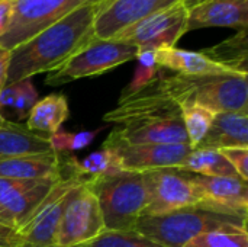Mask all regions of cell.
Masks as SVG:
<instances>
[{
    "label": "cell",
    "instance_id": "cell-20",
    "mask_svg": "<svg viewBox=\"0 0 248 247\" xmlns=\"http://www.w3.org/2000/svg\"><path fill=\"white\" fill-rule=\"evenodd\" d=\"M49 151H52L49 137L35 134L19 122L4 121L0 125V159Z\"/></svg>",
    "mask_w": 248,
    "mask_h": 247
},
{
    "label": "cell",
    "instance_id": "cell-12",
    "mask_svg": "<svg viewBox=\"0 0 248 247\" xmlns=\"http://www.w3.org/2000/svg\"><path fill=\"white\" fill-rule=\"evenodd\" d=\"M112 148L118 157L121 170L154 172L160 169H180L187 154L189 144H116Z\"/></svg>",
    "mask_w": 248,
    "mask_h": 247
},
{
    "label": "cell",
    "instance_id": "cell-27",
    "mask_svg": "<svg viewBox=\"0 0 248 247\" xmlns=\"http://www.w3.org/2000/svg\"><path fill=\"white\" fill-rule=\"evenodd\" d=\"M180 111L189 146L192 148H196L201 144V141L206 137L215 118V112L195 103L182 105Z\"/></svg>",
    "mask_w": 248,
    "mask_h": 247
},
{
    "label": "cell",
    "instance_id": "cell-10",
    "mask_svg": "<svg viewBox=\"0 0 248 247\" xmlns=\"http://www.w3.org/2000/svg\"><path fill=\"white\" fill-rule=\"evenodd\" d=\"M148 204L142 215H160L199 204L193 173L177 167L147 172Z\"/></svg>",
    "mask_w": 248,
    "mask_h": 247
},
{
    "label": "cell",
    "instance_id": "cell-5",
    "mask_svg": "<svg viewBox=\"0 0 248 247\" xmlns=\"http://www.w3.org/2000/svg\"><path fill=\"white\" fill-rule=\"evenodd\" d=\"M137 55L138 48L135 45L115 39L94 38L64 66L52 73H48L45 83L48 86H62L78 79L100 76L121 64L135 60Z\"/></svg>",
    "mask_w": 248,
    "mask_h": 247
},
{
    "label": "cell",
    "instance_id": "cell-37",
    "mask_svg": "<svg viewBox=\"0 0 248 247\" xmlns=\"http://www.w3.org/2000/svg\"><path fill=\"white\" fill-rule=\"evenodd\" d=\"M201 1H203V0H183V4L187 7V10L189 9H192L193 6H196V4H199Z\"/></svg>",
    "mask_w": 248,
    "mask_h": 247
},
{
    "label": "cell",
    "instance_id": "cell-8",
    "mask_svg": "<svg viewBox=\"0 0 248 247\" xmlns=\"http://www.w3.org/2000/svg\"><path fill=\"white\" fill-rule=\"evenodd\" d=\"M84 182L87 181L70 173V176L61 178L52 186L45 199L31 214L26 223L17 230V234L25 245L55 247V236L62 213L73 194Z\"/></svg>",
    "mask_w": 248,
    "mask_h": 247
},
{
    "label": "cell",
    "instance_id": "cell-16",
    "mask_svg": "<svg viewBox=\"0 0 248 247\" xmlns=\"http://www.w3.org/2000/svg\"><path fill=\"white\" fill-rule=\"evenodd\" d=\"M247 25L248 0H203L189 9L187 32L211 26L247 29Z\"/></svg>",
    "mask_w": 248,
    "mask_h": 247
},
{
    "label": "cell",
    "instance_id": "cell-18",
    "mask_svg": "<svg viewBox=\"0 0 248 247\" xmlns=\"http://www.w3.org/2000/svg\"><path fill=\"white\" fill-rule=\"evenodd\" d=\"M198 147L214 150L248 147V112L215 114L206 137Z\"/></svg>",
    "mask_w": 248,
    "mask_h": 247
},
{
    "label": "cell",
    "instance_id": "cell-13",
    "mask_svg": "<svg viewBox=\"0 0 248 247\" xmlns=\"http://www.w3.org/2000/svg\"><path fill=\"white\" fill-rule=\"evenodd\" d=\"M183 0H106L93 25L94 38L110 39L121 29Z\"/></svg>",
    "mask_w": 248,
    "mask_h": 247
},
{
    "label": "cell",
    "instance_id": "cell-14",
    "mask_svg": "<svg viewBox=\"0 0 248 247\" xmlns=\"http://www.w3.org/2000/svg\"><path fill=\"white\" fill-rule=\"evenodd\" d=\"M116 144H189L182 116L153 122L118 125L102 147Z\"/></svg>",
    "mask_w": 248,
    "mask_h": 247
},
{
    "label": "cell",
    "instance_id": "cell-21",
    "mask_svg": "<svg viewBox=\"0 0 248 247\" xmlns=\"http://www.w3.org/2000/svg\"><path fill=\"white\" fill-rule=\"evenodd\" d=\"M68 100L62 93H51L38 99L32 106L25 127L39 135L49 137L60 131L62 124L68 119Z\"/></svg>",
    "mask_w": 248,
    "mask_h": 247
},
{
    "label": "cell",
    "instance_id": "cell-11",
    "mask_svg": "<svg viewBox=\"0 0 248 247\" xmlns=\"http://www.w3.org/2000/svg\"><path fill=\"white\" fill-rule=\"evenodd\" d=\"M176 116H182L180 106L161 93L155 80H153L140 92L119 99L116 108L103 115V121L116 125H131Z\"/></svg>",
    "mask_w": 248,
    "mask_h": 247
},
{
    "label": "cell",
    "instance_id": "cell-15",
    "mask_svg": "<svg viewBox=\"0 0 248 247\" xmlns=\"http://www.w3.org/2000/svg\"><path fill=\"white\" fill-rule=\"evenodd\" d=\"M199 204L224 211L247 214V181L240 176H201L193 175Z\"/></svg>",
    "mask_w": 248,
    "mask_h": 247
},
{
    "label": "cell",
    "instance_id": "cell-19",
    "mask_svg": "<svg viewBox=\"0 0 248 247\" xmlns=\"http://www.w3.org/2000/svg\"><path fill=\"white\" fill-rule=\"evenodd\" d=\"M154 51H155L157 66L163 70H171L177 74L202 76V74L232 73L224 68L222 66L217 64L215 61H212L202 51H189V49H182L176 47L158 48Z\"/></svg>",
    "mask_w": 248,
    "mask_h": 247
},
{
    "label": "cell",
    "instance_id": "cell-1",
    "mask_svg": "<svg viewBox=\"0 0 248 247\" xmlns=\"http://www.w3.org/2000/svg\"><path fill=\"white\" fill-rule=\"evenodd\" d=\"M106 1V0H105ZM83 6L10 51L6 84L52 73L94 39V19L105 3Z\"/></svg>",
    "mask_w": 248,
    "mask_h": 247
},
{
    "label": "cell",
    "instance_id": "cell-3",
    "mask_svg": "<svg viewBox=\"0 0 248 247\" xmlns=\"http://www.w3.org/2000/svg\"><path fill=\"white\" fill-rule=\"evenodd\" d=\"M222 227L247 229V214L195 204L167 214L141 215L134 230L161 246L183 247L193 237Z\"/></svg>",
    "mask_w": 248,
    "mask_h": 247
},
{
    "label": "cell",
    "instance_id": "cell-29",
    "mask_svg": "<svg viewBox=\"0 0 248 247\" xmlns=\"http://www.w3.org/2000/svg\"><path fill=\"white\" fill-rule=\"evenodd\" d=\"M77 247H164L135 230L131 231H110L105 230L93 240Z\"/></svg>",
    "mask_w": 248,
    "mask_h": 247
},
{
    "label": "cell",
    "instance_id": "cell-6",
    "mask_svg": "<svg viewBox=\"0 0 248 247\" xmlns=\"http://www.w3.org/2000/svg\"><path fill=\"white\" fill-rule=\"evenodd\" d=\"M105 0H15L9 29L0 38V47L12 51L74 10Z\"/></svg>",
    "mask_w": 248,
    "mask_h": 247
},
{
    "label": "cell",
    "instance_id": "cell-17",
    "mask_svg": "<svg viewBox=\"0 0 248 247\" xmlns=\"http://www.w3.org/2000/svg\"><path fill=\"white\" fill-rule=\"evenodd\" d=\"M62 166L60 156L54 151L0 159V178L20 181L58 179L62 176Z\"/></svg>",
    "mask_w": 248,
    "mask_h": 247
},
{
    "label": "cell",
    "instance_id": "cell-28",
    "mask_svg": "<svg viewBox=\"0 0 248 247\" xmlns=\"http://www.w3.org/2000/svg\"><path fill=\"white\" fill-rule=\"evenodd\" d=\"M183 247H248V231L240 227H222L193 237Z\"/></svg>",
    "mask_w": 248,
    "mask_h": 247
},
{
    "label": "cell",
    "instance_id": "cell-22",
    "mask_svg": "<svg viewBox=\"0 0 248 247\" xmlns=\"http://www.w3.org/2000/svg\"><path fill=\"white\" fill-rule=\"evenodd\" d=\"M61 178L38 181L35 185L28 188L26 191L17 194L16 197H13L7 202H4L1 205V210L4 213L7 226H10L12 229H15L17 231L26 223V220L31 217V214L38 208V205L45 199V197L49 194L52 186Z\"/></svg>",
    "mask_w": 248,
    "mask_h": 247
},
{
    "label": "cell",
    "instance_id": "cell-34",
    "mask_svg": "<svg viewBox=\"0 0 248 247\" xmlns=\"http://www.w3.org/2000/svg\"><path fill=\"white\" fill-rule=\"evenodd\" d=\"M23 245V240L15 229L0 223V247H20Z\"/></svg>",
    "mask_w": 248,
    "mask_h": 247
},
{
    "label": "cell",
    "instance_id": "cell-32",
    "mask_svg": "<svg viewBox=\"0 0 248 247\" xmlns=\"http://www.w3.org/2000/svg\"><path fill=\"white\" fill-rule=\"evenodd\" d=\"M221 154L234 167L237 175L247 181L248 179V147H231L219 150Z\"/></svg>",
    "mask_w": 248,
    "mask_h": 247
},
{
    "label": "cell",
    "instance_id": "cell-40",
    "mask_svg": "<svg viewBox=\"0 0 248 247\" xmlns=\"http://www.w3.org/2000/svg\"><path fill=\"white\" fill-rule=\"evenodd\" d=\"M3 122H4V119H3V118H1V116H0V125H1V124H3Z\"/></svg>",
    "mask_w": 248,
    "mask_h": 247
},
{
    "label": "cell",
    "instance_id": "cell-31",
    "mask_svg": "<svg viewBox=\"0 0 248 247\" xmlns=\"http://www.w3.org/2000/svg\"><path fill=\"white\" fill-rule=\"evenodd\" d=\"M163 68H160L158 66H142V64H138L137 66V70H135V74L132 77V80L129 82V84L122 90L121 93V98L119 99H124V98H128L137 92H140L141 89H144L147 84H150L153 80L157 79V76L160 74Z\"/></svg>",
    "mask_w": 248,
    "mask_h": 247
},
{
    "label": "cell",
    "instance_id": "cell-23",
    "mask_svg": "<svg viewBox=\"0 0 248 247\" xmlns=\"http://www.w3.org/2000/svg\"><path fill=\"white\" fill-rule=\"evenodd\" d=\"M36 100L38 92L31 79L6 84L0 90V116L4 121H9V118L23 121L28 118Z\"/></svg>",
    "mask_w": 248,
    "mask_h": 247
},
{
    "label": "cell",
    "instance_id": "cell-30",
    "mask_svg": "<svg viewBox=\"0 0 248 247\" xmlns=\"http://www.w3.org/2000/svg\"><path fill=\"white\" fill-rule=\"evenodd\" d=\"M102 130L103 128L90 130V131L86 130V131H78V132L58 131V132L49 135L51 148L58 156L61 153H73V151L84 150L94 141V138L102 132Z\"/></svg>",
    "mask_w": 248,
    "mask_h": 247
},
{
    "label": "cell",
    "instance_id": "cell-39",
    "mask_svg": "<svg viewBox=\"0 0 248 247\" xmlns=\"http://www.w3.org/2000/svg\"><path fill=\"white\" fill-rule=\"evenodd\" d=\"M20 247H38V246H31V245H23V246Z\"/></svg>",
    "mask_w": 248,
    "mask_h": 247
},
{
    "label": "cell",
    "instance_id": "cell-26",
    "mask_svg": "<svg viewBox=\"0 0 248 247\" xmlns=\"http://www.w3.org/2000/svg\"><path fill=\"white\" fill-rule=\"evenodd\" d=\"M62 165H67L73 175L80 176L86 181L103 176L115 170H121L115 151L106 147H102L100 150H96L83 159L70 157Z\"/></svg>",
    "mask_w": 248,
    "mask_h": 247
},
{
    "label": "cell",
    "instance_id": "cell-4",
    "mask_svg": "<svg viewBox=\"0 0 248 247\" xmlns=\"http://www.w3.org/2000/svg\"><path fill=\"white\" fill-rule=\"evenodd\" d=\"M99 202L105 230L131 231L148 204L147 173L115 170L87 181Z\"/></svg>",
    "mask_w": 248,
    "mask_h": 247
},
{
    "label": "cell",
    "instance_id": "cell-35",
    "mask_svg": "<svg viewBox=\"0 0 248 247\" xmlns=\"http://www.w3.org/2000/svg\"><path fill=\"white\" fill-rule=\"evenodd\" d=\"M15 0H0V38L6 33L12 23Z\"/></svg>",
    "mask_w": 248,
    "mask_h": 247
},
{
    "label": "cell",
    "instance_id": "cell-25",
    "mask_svg": "<svg viewBox=\"0 0 248 247\" xmlns=\"http://www.w3.org/2000/svg\"><path fill=\"white\" fill-rule=\"evenodd\" d=\"M180 169L201 176H238L221 151L214 148H192Z\"/></svg>",
    "mask_w": 248,
    "mask_h": 247
},
{
    "label": "cell",
    "instance_id": "cell-33",
    "mask_svg": "<svg viewBox=\"0 0 248 247\" xmlns=\"http://www.w3.org/2000/svg\"><path fill=\"white\" fill-rule=\"evenodd\" d=\"M44 181V179H42ZM38 181H20V179H10V178H0V207L16 197L17 194L26 191Z\"/></svg>",
    "mask_w": 248,
    "mask_h": 247
},
{
    "label": "cell",
    "instance_id": "cell-24",
    "mask_svg": "<svg viewBox=\"0 0 248 247\" xmlns=\"http://www.w3.org/2000/svg\"><path fill=\"white\" fill-rule=\"evenodd\" d=\"M202 52L224 68L247 76V29H238L235 35L219 42L218 45L202 49Z\"/></svg>",
    "mask_w": 248,
    "mask_h": 247
},
{
    "label": "cell",
    "instance_id": "cell-38",
    "mask_svg": "<svg viewBox=\"0 0 248 247\" xmlns=\"http://www.w3.org/2000/svg\"><path fill=\"white\" fill-rule=\"evenodd\" d=\"M0 223H1V224H6V226H7V223H6V218H4V213H3L1 207H0ZM9 227H10V226H9Z\"/></svg>",
    "mask_w": 248,
    "mask_h": 247
},
{
    "label": "cell",
    "instance_id": "cell-36",
    "mask_svg": "<svg viewBox=\"0 0 248 247\" xmlns=\"http://www.w3.org/2000/svg\"><path fill=\"white\" fill-rule=\"evenodd\" d=\"M9 58H10V51H7L6 48L0 47V90L6 86Z\"/></svg>",
    "mask_w": 248,
    "mask_h": 247
},
{
    "label": "cell",
    "instance_id": "cell-9",
    "mask_svg": "<svg viewBox=\"0 0 248 247\" xmlns=\"http://www.w3.org/2000/svg\"><path fill=\"white\" fill-rule=\"evenodd\" d=\"M105 231L99 202L87 182L77 188L70 198L58 224L55 247H77Z\"/></svg>",
    "mask_w": 248,
    "mask_h": 247
},
{
    "label": "cell",
    "instance_id": "cell-2",
    "mask_svg": "<svg viewBox=\"0 0 248 247\" xmlns=\"http://www.w3.org/2000/svg\"><path fill=\"white\" fill-rule=\"evenodd\" d=\"M155 84L161 93L179 106L195 103L215 114L248 112L247 76L237 73L224 74H160Z\"/></svg>",
    "mask_w": 248,
    "mask_h": 247
},
{
    "label": "cell",
    "instance_id": "cell-7",
    "mask_svg": "<svg viewBox=\"0 0 248 247\" xmlns=\"http://www.w3.org/2000/svg\"><path fill=\"white\" fill-rule=\"evenodd\" d=\"M187 16L189 10L180 1L128 25L110 39L135 45L138 51L176 47V42L187 32Z\"/></svg>",
    "mask_w": 248,
    "mask_h": 247
}]
</instances>
